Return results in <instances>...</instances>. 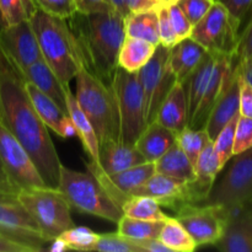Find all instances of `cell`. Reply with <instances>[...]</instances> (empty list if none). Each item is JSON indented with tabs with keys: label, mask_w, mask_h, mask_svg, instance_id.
Segmentation results:
<instances>
[{
	"label": "cell",
	"mask_w": 252,
	"mask_h": 252,
	"mask_svg": "<svg viewBox=\"0 0 252 252\" xmlns=\"http://www.w3.org/2000/svg\"><path fill=\"white\" fill-rule=\"evenodd\" d=\"M0 234L31 252L43 251L48 244L16 194L0 193Z\"/></svg>",
	"instance_id": "11"
},
{
	"label": "cell",
	"mask_w": 252,
	"mask_h": 252,
	"mask_svg": "<svg viewBox=\"0 0 252 252\" xmlns=\"http://www.w3.org/2000/svg\"><path fill=\"white\" fill-rule=\"evenodd\" d=\"M169 57V47L158 44L150 61L137 71L144 97L147 125L154 122L160 105L175 83H177L170 69Z\"/></svg>",
	"instance_id": "10"
},
{
	"label": "cell",
	"mask_w": 252,
	"mask_h": 252,
	"mask_svg": "<svg viewBox=\"0 0 252 252\" xmlns=\"http://www.w3.org/2000/svg\"><path fill=\"white\" fill-rule=\"evenodd\" d=\"M241 25L216 0L203 19L194 25L191 38L212 53L234 56L240 41Z\"/></svg>",
	"instance_id": "9"
},
{
	"label": "cell",
	"mask_w": 252,
	"mask_h": 252,
	"mask_svg": "<svg viewBox=\"0 0 252 252\" xmlns=\"http://www.w3.org/2000/svg\"><path fill=\"white\" fill-rule=\"evenodd\" d=\"M152 2V6L153 7H157L158 5H161L162 4V0H150Z\"/></svg>",
	"instance_id": "55"
},
{
	"label": "cell",
	"mask_w": 252,
	"mask_h": 252,
	"mask_svg": "<svg viewBox=\"0 0 252 252\" xmlns=\"http://www.w3.org/2000/svg\"><path fill=\"white\" fill-rule=\"evenodd\" d=\"M0 161L12 184L21 189L47 186L24 145L0 121Z\"/></svg>",
	"instance_id": "12"
},
{
	"label": "cell",
	"mask_w": 252,
	"mask_h": 252,
	"mask_svg": "<svg viewBox=\"0 0 252 252\" xmlns=\"http://www.w3.org/2000/svg\"><path fill=\"white\" fill-rule=\"evenodd\" d=\"M158 12V20H159V37H160V44L165 47H174L177 43L179 38H177L176 33H175L174 29H172L171 21H170L169 10H167L166 4L158 5L157 6Z\"/></svg>",
	"instance_id": "42"
},
{
	"label": "cell",
	"mask_w": 252,
	"mask_h": 252,
	"mask_svg": "<svg viewBox=\"0 0 252 252\" xmlns=\"http://www.w3.org/2000/svg\"><path fill=\"white\" fill-rule=\"evenodd\" d=\"M24 1V5H25V9H26V12H27V16H31L32 14H33V11L36 10V6H34L33 4V0H22Z\"/></svg>",
	"instance_id": "54"
},
{
	"label": "cell",
	"mask_w": 252,
	"mask_h": 252,
	"mask_svg": "<svg viewBox=\"0 0 252 252\" xmlns=\"http://www.w3.org/2000/svg\"><path fill=\"white\" fill-rule=\"evenodd\" d=\"M155 121L177 134L189 123V108L182 83H175L158 110Z\"/></svg>",
	"instance_id": "21"
},
{
	"label": "cell",
	"mask_w": 252,
	"mask_h": 252,
	"mask_svg": "<svg viewBox=\"0 0 252 252\" xmlns=\"http://www.w3.org/2000/svg\"><path fill=\"white\" fill-rule=\"evenodd\" d=\"M0 193H7V194H17L19 193V189L12 184L10 177L7 176L6 171L2 167L1 161H0Z\"/></svg>",
	"instance_id": "48"
},
{
	"label": "cell",
	"mask_w": 252,
	"mask_h": 252,
	"mask_svg": "<svg viewBox=\"0 0 252 252\" xmlns=\"http://www.w3.org/2000/svg\"><path fill=\"white\" fill-rule=\"evenodd\" d=\"M33 4L37 9L63 20H68L76 12L75 0H33Z\"/></svg>",
	"instance_id": "38"
},
{
	"label": "cell",
	"mask_w": 252,
	"mask_h": 252,
	"mask_svg": "<svg viewBox=\"0 0 252 252\" xmlns=\"http://www.w3.org/2000/svg\"><path fill=\"white\" fill-rule=\"evenodd\" d=\"M0 44L20 69L26 68L42 58L36 33L29 19L2 27L0 30Z\"/></svg>",
	"instance_id": "16"
},
{
	"label": "cell",
	"mask_w": 252,
	"mask_h": 252,
	"mask_svg": "<svg viewBox=\"0 0 252 252\" xmlns=\"http://www.w3.org/2000/svg\"><path fill=\"white\" fill-rule=\"evenodd\" d=\"M252 201V148L228 160L201 204L230 211Z\"/></svg>",
	"instance_id": "7"
},
{
	"label": "cell",
	"mask_w": 252,
	"mask_h": 252,
	"mask_svg": "<svg viewBox=\"0 0 252 252\" xmlns=\"http://www.w3.org/2000/svg\"><path fill=\"white\" fill-rule=\"evenodd\" d=\"M239 116H240V113L236 115L233 120L229 121L225 127L218 133V135L213 140L214 150L218 155L219 164H220L221 169L234 155V138H235V127Z\"/></svg>",
	"instance_id": "37"
},
{
	"label": "cell",
	"mask_w": 252,
	"mask_h": 252,
	"mask_svg": "<svg viewBox=\"0 0 252 252\" xmlns=\"http://www.w3.org/2000/svg\"><path fill=\"white\" fill-rule=\"evenodd\" d=\"M157 46L144 39L126 36L118 53V66L129 73H137L154 54Z\"/></svg>",
	"instance_id": "29"
},
{
	"label": "cell",
	"mask_w": 252,
	"mask_h": 252,
	"mask_svg": "<svg viewBox=\"0 0 252 252\" xmlns=\"http://www.w3.org/2000/svg\"><path fill=\"white\" fill-rule=\"evenodd\" d=\"M213 246L223 252H252V201L228 211L225 230Z\"/></svg>",
	"instance_id": "17"
},
{
	"label": "cell",
	"mask_w": 252,
	"mask_h": 252,
	"mask_svg": "<svg viewBox=\"0 0 252 252\" xmlns=\"http://www.w3.org/2000/svg\"><path fill=\"white\" fill-rule=\"evenodd\" d=\"M229 11V14L240 22L241 27L252 15V0H218Z\"/></svg>",
	"instance_id": "44"
},
{
	"label": "cell",
	"mask_w": 252,
	"mask_h": 252,
	"mask_svg": "<svg viewBox=\"0 0 252 252\" xmlns=\"http://www.w3.org/2000/svg\"><path fill=\"white\" fill-rule=\"evenodd\" d=\"M57 189L63 194L70 208L84 214L106 219L117 224L122 211L106 194L97 180L90 172H80L61 165Z\"/></svg>",
	"instance_id": "5"
},
{
	"label": "cell",
	"mask_w": 252,
	"mask_h": 252,
	"mask_svg": "<svg viewBox=\"0 0 252 252\" xmlns=\"http://www.w3.org/2000/svg\"><path fill=\"white\" fill-rule=\"evenodd\" d=\"M166 5L167 10H169V16L172 25V29H174L179 41L191 37L193 25L189 22V20L187 19L186 15L182 12V10L180 9L179 5H177L176 2H171V4Z\"/></svg>",
	"instance_id": "43"
},
{
	"label": "cell",
	"mask_w": 252,
	"mask_h": 252,
	"mask_svg": "<svg viewBox=\"0 0 252 252\" xmlns=\"http://www.w3.org/2000/svg\"><path fill=\"white\" fill-rule=\"evenodd\" d=\"M176 143V133L157 121L147 125L134 145L147 161L154 162Z\"/></svg>",
	"instance_id": "24"
},
{
	"label": "cell",
	"mask_w": 252,
	"mask_h": 252,
	"mask_svg": "<svg viewBox=\"0 0 252 252\" xmlns=\"http://www.w3.org/2000/svg\"><path fill=\"white\" fill-rule=\"evenodd\" d=\"M16 197L38 225L47 243H52L62 233L75 225L70 206L57 189L32 187L19 191Z\"/></svg>",
	"instance_id": "6"
},
{
	"label": "cell",
	"mask_w": 252,
	"mask_h": 252,
	"mask_svg": "<svg viewBox=\"0 0 252 252\" xmlns=\"http://www.w3.org/2000/svg\"><path fill=\"white\" fill-rule=\"evenodd\" d=\"M216 63V53L208 52L196 69L182 81L185 95H186L187 108H189V121L193 116L197 105L207 88L211 74ZM189 125V123H187Z\"/></svg>",
	"instance_id": "27"
},
{
	"label": "cell",
	"mask_w": 252,
	"mask_h": 252,
	"mask_svg": "<svg viewBox=\"0 0 252 252\" xmlns=\"http://www.w3.org/2000/svg\"><path fill=\"white\" fill-rule=\"evenodd\" d=\"M0 121L33 160L47 186L57 189L61 160L48 128L37 115L19 66L0 44Z\"/></svg>",
	"instance_id": "1"
},
{
	"label": "cell",
	"mask_w": 252,
	"mask_h": 252,
	"mask_svg": "<svg viewBox=\"0 0 252 252\" xmlns=\"http://www.w3.org/2000/svg\"><path fill=\"white\" fill-rule=\"evenodd\" d=\"M66 107H68V113L70 116V120L73 122L75 133L81 140L84 150L88 153L90 160L97 164L98 157H100V144H98L97 135H96L95 129L91 125L90 120L86 117L84 111L79 106L76 101L75 95L73 94L70 88L66 89Z\"/></svg>",
	"instance_id": "25"
},
{
	"label": "cell",
	"mask_w": 252,
	"mask_h": 252,
	"mask_svg": "<svg viewBox=\"0 0 252 252\" xmlns=\"http://www.w3.org/2000/svg\"><path fill=\"white\" fill-rule=\"evenodd\" d=\"M121 211L123 216L142 220L165 221L169 217L154 198L147 196H130L121 206Z\"/></svg>",
	"instance_id": "32"
},
{
	"label": "cell",
	"mask_w": 252,
	"mask_h": 252,
	"mask_svg": "<svg viewBox=\"0 0 252 252\" xmlns=\"http://www.w3.org/2000/svg\"><path fill=\"white\" fill-rule=\"evenodd\" d=\"M252 148V118L239 116L234 138V155Z\"/></svg>",
	"instance_id": "40"
},
{
	"label": "cell",
	"mask_w": 252,
	"mask_h": 252,
	"mask_svg": "<svg viewBox=\"0 0 252 252\" xmlns=\"http://www.w3.org/2000/svg\"><path fill=\"white\" fill-rule=\"evenodd\" d=\"M98 239V234L86 226H75L62 233L56 240L52 241L49 250L58 252L64 250L93 251Z\"/></svg>",
	"instance_id": "31"
},
{
	"label": "cell",
	"mask_w": 252,
	"mask_h": 252,
	"mask_svg": "<svg viewBox=\"0 0 252 252\" xmlns=\"http://www.w3.org/2000/svg\"><path fill=\"white\" fill-rule=\"evenodd\" d=\"M0 252H31L21 244L0 234Z\"/></svg>",
	"instance_id": "49"
},
{
	"label": "cell",
	"mask_w": 252,
	"mask_h": 252,
	"mask_svg": "<svg viewBox=\"0 0 252 252\" xmlns=\"http://www.w3.org/2000/svg\"><path fill=\"white\" fill-rule=\"evenodd\" d=\"M207 53L208 51L191 37L181 39L171 47L169 65L177 83H182L198 66Z\"/></svg>",
	"instance_id": "23"
},
{
	"label": "cell",
	"mask_w": 252,
	"mask_h": 252,
	"mask_svg": "<svg viewBox=\"0 0 252 252\" xmlns=\"http://www.w3.org/2000/svg\"><path fill=\"white\" fill-rule=\"evenodd\" d=\"M214 1L216 0H177L176 4L194 26L203 19Z\"/></svg>",
	"instance_id": "41"
},
{
	"label": "cell",
	"mask_w": 252,
	"mask_h": 252,
	"mask_svg": "<svg viewBox=\"0 0 252 252\" xmlns=\"http://www.w3.org/2000/svg\"><path fill=\"white\" fill-rule=\"evenodd\" d=\"M26 91L37 115L48 129L53 130L62 138H70L76 135L69 113L62 110L51 97L44 95L33 84L26 81Z\"/></svg>",
	"instance_id": "18"
},
{
	"label": "cell",
	"mask_w": 252,
	"mask_h": 252,
	"mask_svg": "<svg viewBox=\"0 0 252 252\" xmlns=\"http://www.w3.org/2000/svg\"><path fill=\"white\" fill-rule=\"evenodd\" d=\"M111 89L117 105L120 140L125 144L134 145L147 127L144 97L137 73H129L118 66L113 74Z\"/></svg>",
	"instance_id": "8"
},
{
	"label": "cell",
	"mask_w": 252,
	"mask_h": 252,
	"mask_svg": "<svg viewBox=\"0 0 252 252\" xmlns=\"http://www.w3.org/2000/svg\"><path fill=\"white\" fill-rule=\"evenodd\" d=\"M85 167L97 180L100 186L112 199L113 203L117 204L120 208L129 198L130 192L135 187L144 184L149 177L155 174L154 162L150 161H145L130 169L116 172V174H106L93 160L85 162Z\"/></svg>",
	"instance_id": "14"
},
{
	"label": "cell",
	"mask_w": 252,
	"mask_h": 252,
	"mask_svg": "<svg viewBox=\"0 0 252 252\" xmlns=\"http://www.w3.org/2000/svg\"><path fill=\"white\" fill-rule=\"evenodd\" d=\"M154 166L157 174L166 175L182 181H192L194 179V166L177 143L154 161Z\"/></svg>",
	"instance_id": "30"
},
{
	"label": "cell",
	"mask_w": 252,
	"mask_h": 252,
	"mask_svg": "<svg viewBox=\"0 0 252 252\" xmlns=\"http://www.w3.org/2000/svg\"><path fill=\"white\" fill-rule=\"evenodd\" d=\"M125 30L126 36L144 39L155 46L160 44L157 7L128 14L125 17Z\"/></svg>",
	"instance_id": "28"
},
{
	"label": "cell",
	"mask_w": 252,
	"mask_h": 252,
	"mask_svg": "<svg viewBox=\"0 0 252 252\" xmlns=\"http://www.w3.org/2000/svg\"><path fill=\"white\" fill-rule=\"evenodd\" d=\"M76 11L81 14H93V12L111 11L108 0H75ZM113 11V10H112Z\"/></svg>",
	"instance_id": "47"
},
{
	"label": "cell",
	"mask_w": 252,
	"mask_h": 252,
	"mask_svg": "<svg viewBox=\"0 0 252 252\" xmlns=\"http://www.w3.org/2000/svg\"><path fill=\"white\" fill-rule=\"evenodd\" d=\"M2 27H4V26H2V21H1V16H0V30H1V29H2Z\"/></svg>",
	"instance_id": "57"
},
{
	"label": "cell",
	"mask_w": 252,
	"mask_h": 252,
	"mask_svg": "<svg viewBox=\"0 0 252 252\" xmlns=\"http://www.w3.org/2000/svg\"><path fill=\"white\" fill-rule=\"evenodd\" d=\"M29 20L36 33L42 58L61 83L69 88L84 65L78 43L68 22L37 7Z\"/></svg>",
	"instance_id": "3"
},
{
	"label": "cell",
	"mask_w": 252,
	"mask_h": 252,
	"mask_svg": "<svg viewBox=\"0 0 252 252\" xmlns=\"http://www.w3.org/2000/svg\"><path fill=\"white\" fill-rule=\"evenodd\" d=\"M24 75L25 80L27 83H31L36 86L38 90H41L44 95L51 97L62 110L68 113L66 107V89L61 83L54 71L49 68L48 64L44 62L43 58L34 62L31 65L26 66L24 69H20ZM70 88V86H69Z\"/></svg>",
	"instance_id": "20"
},
{
	"label": "cell",
	"mask_w": 252,
	"mask_h": 252,
	"mask_svg": "<svg viewBox=\"0 0 252 252\" xmlns=\"http://www.w3.org/2000/svg\"><path fill=\"white\" fill-rule=\"evenodd\" d=\"M211 142V138L207 134L206 129H194L191 127H185L181 132L176 134V143L181 148L182 152L186 154L192 165H196L197 159L199 154L203 150L208 143Z\"/></svg>",
	"instance_id": "35"
},
{
	"label": "cell",
	"mask_w": 252,
	"mask_h": 252,
	"mask_svg": "<svg viewBox=\"0 0 252 252\" xmlns=\"http://www.w3.org/2000/svg\"><path fill=\"white\" fill-rule=\"evenodd\" d=\"M93 251L100 252H144L139 244L118 233L98 234Z\"/></svg>",
	"instance_id": "36"
},
{
	"label": "cell",
	"mask_w": 252,
	"mask_h": 252,
	"mask_svg": "<svg viewBox=\"0 0 252 252\" xmlns=\"http://www.w3.org/2000/svg\"><path fill=\"white\" fill-rule=\"evenodd\" d=\"M126 4H127L128 9L130 12L135 11H142L145 9H152V2L150 0H126Z\"/></svg>",
	"instance_id": "51"
},
{
	"label": "cell",
	"mask_w": 252,
	"mask_h": 252,
	"mask_svg": "<svg viewBox=\"0 0 252 252\" xmlns=\"http://www.w3.org/2000/svg\"><path fill=\"white\" fill-rule=\"evenodd\" d=\"M240 73L252 86V59H241L239 61Z\"/></svg>",
	"instance_id": "52"
},
{
	"label": "cell",
	"mask_w": 252,
	"mask_h": 252,
	"mask_svg": "<svg viewBox=\"0 0 252 252\" xmlns=\"http://www.w3.org/2000/svg\"><path fill=\"white\" fill-rule=\"evenodd\" d=\"M175 218L182 224L198 246L214 245L223 236L228 211L221 207L189 204L176 212Z\"/></svg>",
	"instance_id": "13"
},
{
	"label": "cell",
	"mask_w": 252,
	"mask_h": 252,
	"mask_svg": "<svg viewBox=\"0 0 252 252\" xmlns=\"http://www.w3.org/2000/svg\"><path fill=\"white\" fill-rule=\"evenodd\" d=\"M159 240L172 252H192L197 249L193 239L175 217H167L164 221Z\"/></svg>",
	"instance_id": "34"
},
{
	"label": "cell",
	"mask_w": 252,
	"mask_h": 252,
	"mask_svg": "<svg viewBox=\"0 0 252 252\" xmlns=\"http://www.w3.org/2000/svg\"><path fill=\"white\" fill-rule=\"evenodd\" d=\"M139 245L140 248L144 250V252H172L167 246H165L164 244L159 240V238L143 241Z\"/></svg>",
	"instance_id": "50"
},
{
	"label": "cell",
	"mask_w": 252,
	"mask_h": 252,
	"mask_svg": "<svg viewBox=\"0 0 252 252\" xmlns=\"http://www.w3.org/2000/svg\"><path fill=\"white\" fill-rule=\"evenodd\" d=\"M144 159L135 145L122 142H110L100 147L97 165L106 174H116L143 164Z\"/></svg>",
	"instance_id": "22"
},
{
	"label": "cell",
	"mask_w": 252,
	"mask_h": 252,
	"mask_svg": "<svg viewBox=\"0 0 252 252\" xmlns=\"http://www.w3.org/2000/svg\"><path fill=\"white\" fill-rule=\"evenodd\" d=\"M236 57L241 59H252V15L249 17L245 27L241 30Z\"/></svg>",
	"instance_id": "45"
},
{
	"label": "cell",
	"mask_w": 252,
	"mask_h": 252,
	"mask_svg": "<svg viewBox=\"0 0 252 252\" xmlns=\"http://www.w3.org/2000/svg\"><path fill=\"white\" fill-rule=\"evenodd\" d=\"M239 65L236 69V73L229 81L225 90L218 98L214 107L212 108L209 117L207 120L204 129L207 134L213 142L214 138L218 135V133L225 127L226 123L233 120L236 115L240 113V86H239Z\"/></svg>",
	"instance_id": "19"
},
{
	"label": "cell",
	"mask_w": 252,
	"mask_h": 252,
	"mask_svg": "<svg viewBox=\"0 0 252 252\" xmlns=\"http://www.w3.org/2000/svg\"><path fill=\"white\" fill-rule=\"evenodd\" d=\"M0 16L4 27L29 19L22 0H0Z\"/></svg>",
	"instance_id": "39"
},
{
	"label": "cell",
	"mask_w": 252,
	"mask_h": 252,
	"mask_svg": "<svg viewBox=\"0 0 252 252\" xmlns=\"http://www.w3.org/2000/svg\"><path fill=\"white\" fill-rule=\"evenodd\" d=\"M220 170L221 166L219 164L218 155L214 150L213 142L211 140L203 148L194 165V179L192 180V185L198 198V204H201L206 198Z\"/></svg>",
	"instance_id": "26"
},
{
	"label": "cell",
	"mask_w": 252,
	"mask_h": 252,
	"mask_svg": "<svg viewBox=\"0 0 252 252\" xmlns=\"http://www.w3.org/2000/svg\"><path fill=\"white\" fill-rule=\"evenodd\" d=\"M75 80L76 101L90 120L100 147L110 142H121L117 105L111 85L84 66L78 71Z\"/></svg>",
	"instance_id": "4"
},
{
	"label": "cell",
	"mask_w": 252,
	"mask_h": 252,
	"mask_svg": "<svg viewBox=\"0 0 252 252\" xmlns=\"http://www.w3.org/2000/svg\"><path fill=\"white\" fill-rule=\"evenodd\" d=\"M239 86H240V97H239V100H240V115L252 118V86L241 75V73H239Z\"/></svg>",
	"instance_id": "46"
},
{
	"label": "cell",
	"mask_w": 252,
	"mask_h": 252,
	"mask_svg": "<svg viewBox=\"0 0 252 252\" xmlns=\"http://www.w3.org/2000/svg\"><path fill=\"white\" fill-rule=\"evenodd\" d=\"M108 4H110L111 9L113 11L117 12L122 17H126L129 14V9H128L127 4H126V0H108Z\"/></svg>",
	"instance_id": "53"
},
{
	"label": "cell",
	"mask_w": 252,
	"mask_h": 252,
	"mask_svg": "<svg viewBox=\"0 0 252 252\" xmlns=\"http://www.w3.org/2000/svg\"><path fill=\"white\" fill-rule=\"evenodd\" d=\"M130 196L152 197L160 206L172 209L175 213L185 206L198 204L192 181H182L157 172L144 184L135 187Z\"/></svg>",
	"instance_id": "15"
},
{
	"label": "cell",
	"mask_w": 252,
	"mask_h": 252,
	"mask_svg": "<svg viewBox=\"0 0 252 252\" xmlns=\"http://www.w3.org/2000/svg\"><path fill=\"white\" fill-rule=\"evenodd\" d=\"M78 43L84 68L111 85L126 37L125 17L115 11L81 14L66 20Z\"/></svg>",
	"instance_id": "2"
},
{
	"label": "cell",
	"mask_w": 252,
	"mask_h": 252,
	"mask_svg": "<svg viewBox=\"0 0 252 252\" xmlns=\"http://www.w3.org/2000/svg\"><path fill=\"white\" fill-rule=\"evenodd\" d=\"M177 0H162V4H171V2H176Z\"/></svg>",
	"instance_id": "56"
},
{
	"label": "cell",
	"mask_w": 252,
	"mask_h": 252,
	"mask_svg": "<svg viewBox=\"0 0 252 252\" xmlns=\"http://www.w3.org/2000/svg\"><path fill=\"white\" fill-rule=\"evenodd\" d=\"M162 225H164V221L142 220V219L123 216L117 223V233L135 241L137 244H140L150 239L159 238Z\"/></svg>",
	"instance_id": "33"
}]
</instances>
